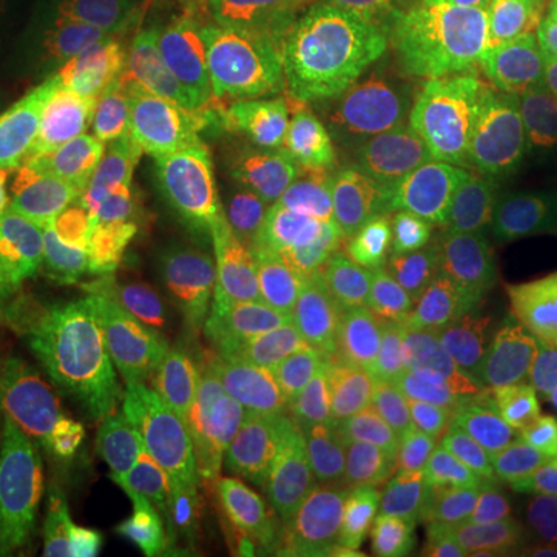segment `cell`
<instances>
[{
    "label": "cell",
    "mask_w": 557,
    "mask_h": 557,
    "mask_svg": "<svg viewBox=\"0 0 557 557\" xmlns=\"http://www.w3.org/2000/svg\"><path fill=\"white\" fill-rule=\"evenodd\" d=\"M431 199H490L557 186V84L505 62L406 50Z\"/></svg>",
    "instance_id": "obj_1"
},
{
    "label": "cell",
    "mask_w": 557,
    "mask_h": 557,
    "mask_svg": "<svg viewBox=\"0 0 557 557\" xmlns=\"http://www.w3.org/2000/svg\"><path fill=\"white\" fill-rule=\"evenodd\" d=\"M236 161L258 189L260 270L282 300L304 313L394 285L397 267L416 251L446 255L443 205L416 218L379 220L263 161Z\"/></svg>",
    "instance_id": "obj_2"
},
{
    "label": "cell",
    "mask_w": 557,
    "mask_h": 557,
    "mask_svg": "<svg viewBox=\"0 0 557 557\" xmlns=\"http://www.w3.org/2000/svg\"><path fill=\"white\" fill-rule=\"evenodd\" d=\"M310 354L341 412L384 453L418 458L446 424L421 307L403 282L310 313Z\"/></svg>",
    "instance_id": "obj_3"
},
{
    "label": "cell",
    "mask_w": 557,
    "mask_h": 557,
    "mask_svg": "<svg viewBox=\"0 0 557 557\" xmlns=\"http://www.w3.org/2000/svg\"><path fill=\"white\" fill-rule=\"evenodd\" d=\"M317 97L335 134L375 180L391 218H416L437 205L421 171L412 84L397 40L381 28L344 40L317 62Z\"/></svg>",
    "instance_id": "obj_4"
},
{
    "label": "cell",
    "mask_w": 557,
    "mask_h": 557,
    "mask_svg": "<svg viewBox=\"0 0 557 557\" xmlns=\"http://www.w3.org/2000/svg\"><path fill=\"white\" fill-rule=\"evenodd\" d=\"M22 387V418L78 453H90L134 412L156 403L164 381L134 359L78 344L57 329H40Z\"/></svg>",
    "instance_id": "obj_5"
},
{
    "label": "cell",
    "mask_w": 557,
    "mask_h": 557,
    "mask_svg": "<svg viewBox=\"0 0 557 557\" xmlns=\"http://www.w3.org/2000/svg\"><path fill=\"white\" fill-rule=\"evenodd\" d=\"M119 171V152H100L0 230V338H35L57 313L87 211Z\"/></svg>",
    "instance_id": "obj_6"
},
{
    "label": "cell",
    "mask_w": 557,
    "mask_h": 557,
    "mask_svg": "<svg viewBox=\"0 0 557 557\" xmlns=\"http://www.w3.org/2000/svg\"><path fill=\"white\" fill-rule=\"evenodd\" d=\"M193 201L121 168L87 211L78 263L57 313L97 307L171 267L186 245Z\"/></svg>",
    "instance_id": "obj_7"
},
{
    "label": "cell",
    "mask_w": 557,
    "mask_h": 557,
    "mask_svg": "<svg viewBox=\"0 0 557 557\" xmlns=\"http://www.w3.org/2000/svg\"><path fill=\"white\" fill-rule=\"evenodd\" d=\"M255 102L226 72L193 84L127 124L115 139L121 168L164 193L193 196L242 152Z\"/></svg>",
    "instance_id": "obj_8"
},
{
    "label": "cell",
    "mask_w": 557,
    "mask_h": 557,
    "mask_svg": "<svg viewBox=\"0 0 557 557\" xmlns=\"http://www.w3.org/2000/svg\"><path fill=\"white\" fill-rule=\"evenodd\" d=\"M239 156L350 201L372 218L394 220L375 180L354 159L319 106L317 60L278 62L267 75Z\"/></svg>",
    "instance_id": "obj_9"
},
{
    "label": "cell",
    "mask_w": 557,
    "mask_h": 557,
    "mask_svg": "<svg viewBox=\"0 0 557 557\" xmlns=\"http://www.w3.org/2000/svg\"><path fill=\"white\" fill-rule=\"evenodd\" d=\"M87 520V458L20 412L0 424V557H60Z\"/></svg>",
    "instance_id": "obj_10"
},
{
    "label": "cell",
    "mask_w": 557,
    "mask_h": 557,
    "mask_svg": "<svg viewBox=\"0 0 557 557\" xmlns=\"http://www.w3.org/2000/svg\"><path fill=\"white\" fill-rule=\"evenodd\" d=\"M208 304L211 295L201 278L189 270L183 273L164 267L97 307L57 313L44 329H57L78 344L134 359L168 384Z\"/></svg>",
    "instance_id": "obj_11"
},
{
    "label": "cell",
    "mask_w": 557,
    "mask_h": 557,
    "mask_svg": "<svg viewBox=\"0 0 557 557\" xmlns=\"http://www.w3.org/2000/svg\"><path fill=\"white\" fill-rule=\"evenodd\" d=\"M282 307L285 300L273 288V282L263 276L260 263L236 278L220 282L218 298L208 304L174 375L156 399L161 409L174 416L183 440L196 409L211 391H218L223 381L239 372L263 366L267 341L278 322Z\"/></svg>",
    "instance_id": "obj_12"
},
{
    "label": "cell",
    "mask_w": 557,
    "mask_h": 557,
    "mask_svg": "<svg viewBox=\"0 0 557 557\" xmlns=\"http://www.w3.org/2000/svg\"><path fill=\"white\" fill-rule=\"evenodd\" d=\"M446 255L490 267L520 295H557V196L474 199L446 218Z\"/></svg>",
    "instance_id": "obj_13"
},
{
    "label": "cell",
    "mask_w": 557,
    "mask_h": 557,
    "mask_svg": "<svg viewBox=\"0 0 557 557\" xmlns=\"http://www.w3.org/2000/svg\"><path fill=\"white\" fill-rule=\"evenodd\" d=\"M465 357L539 412L557 399V295H486L461 322Z\"/></svg>",
    "instance_id": "obj_14"
},
{
    "label": "cell",
    "mask_w": 557,
    "mask_h": 557,
    "mask_svg": "<svg viewBox=\"0 0 557 557\" xmlns=\"http://www.w3.org/2000/svg\"><path fill=\"white\" fill-rule=\"evenodd\" d=\"M431 47L557 84V0H418Z\"/></svg>",
    "instance_id": "obj_15"
},
{
    "label": "cell",
    "mask_w": 557,
    "mask_h": 557,
    "mask_svg": "<svg viewBox=\"0 0 557 557\" xmlns=\"http://www.w3.org/2000/svg\"><path fill=\"white\" fill-rule=\"evenodd\" d=\"M276 453L267 440L196 446L174 490L177 545L211 552L239 533L245 508L267 480Z\"/></svg>",
    "instance_id": "obj_16"
},
{
    "label": "cell",
    "mask_w": 557,
    "mask_h": 557,
    "mask_svg": "<svg viewBox=\"0 0 557 557\" xmlns=\"http://www.w3.org/2000/svg\"><path fill=\"white\" fill-rule=\"evenodd\" d=\"M273 22V0H121L115 7V35L161 40L223 69L255 57Z\"/></svg>",
    "instance_id": "obj_17"
},
{
    "label": "cell",
    "mask_w": 557,
    "mask_h": 557,
    "mask_svg": "<svg viewBox=\"0 0 557 557\" xmlns=\"http://www.w3.org/2000/svg\"><path fill=\"white\" fill-rule=\"evenodd\" d=\"M218 62L171 44L112 35L87 72V109L97 121L127 127L180 90L223 75Z\"/></svg>",
    "instance_id": "obj_18"
},
{
    "label": "cell",
    "mask_w": 557,
    "mask_h": 557,
    "mask_svg": "<svg viewBox=\"0 0 557 557\" xmlns=\"http://www.w3.org/2000/svg\"><path fill=\"white\" fill-rule=\"evenodd\" d=\"M418 461L431 505L434 557H515L505 505L465 465L449 421L421 449Z\"/></svg>",
    "instance_id": "obj_19"
},
{
    "label": "cell",
    "mask_w": 557,
    "mask_h": 557,
    "mask_svg": "<svg viewBox=\"0 0 557 557\" xmlns=\"http://www.w3.org/2000/svg\"><path fill=\"white\" fill-rule=\"evenodd\" d=\"M236 159L196 193L193 218L186 226V245H183L186 267L205 285L236 278L258 263V189L242 174Z\"/></svg>",
    "instance_id": "obj_20"
},
{
    "label": "cell",
    "mask_w": 557,
    "mask_h": 557,
    "mask_svg": "<svg viewBox=\"0 0 557 557\" xmlns=\"http://www.w3.org/2000/svg\"><path fill=\"white\" fill-rule=\"evenodd\" d=\"M539 409L508 384L483 375L456 399L453 437L474 478L498 498L511 486Z\"/></svg>",
    "instance_id": "obj_21"
},
{
    "label": "cell",
    "mask_w": 557,
    "mask_h": 557,
    "mask_svg": "<svg viewBox=\"0 0 557 557\" xmlns=\"http://www.w3.org/2000/svg\"><path fill=\"white\" fill-rule=\"evenodd\" d=\"M87 458V520L84 536L100 557H159L177 542L174 502L134 490L112 468L106 449L97 446Z\"/></svg>",
    "instance_id": "obj_22"
},
{
    "label": "cell",
    "mask_w": 557,
    "mask_h": 557,
    "mask_svg": "<svg viewBox=\"0 0 557 557\" xmlns=\"http://www.w3.org/2000/svg\"><path fill=\"white\" fill-rule=\"evenodd\" d=\"M322 557H434V536L416 508L359 493L325 508Z\"/></svg>",
    "instance_id": "obj_23"
},
{
    "label": "cell",
    "mask_w": 557,
    "mask_h": 557,
    "mask_svg": "<svg viewBox=\"0 0 557 557\" xmlns=\"http://www.w3.org/2000/svg\"><path fill=\"white\" fill-rule=\"evenodd\" d=\"M102 449L121 480H127L134 490L174 502V490L189 456V446L174 416L161 409L159 403H149L134 412L102 443Z\"/></svg>",
    "instance_id": "obj_24"
},
{
    "label": "cell",
    "mask_w": 557,
    "mask_h": 557,
    "mask_svg": "<svg viewBox=\"0 0 557 557\" xmlns=\"http://www.w3.org/2000/svg\"><path fill=\"white\" fill-rule=\"evenodd\" d=\"M270 403L260 381V369L239 372L211 391L186 428L189 453L196 446L242 443V440H267Z\"/></svg>",
    "instance_id": "obj_25"
},
{
    "label": "cell",
    "mask_w": 557,
    "mask_h": 557,
    "mask_svg": "<svg viewBox=\"0 0 557 557\" xmlns=\"http://www.w3.org/2000/svg\"><path fill=\"white\" fill-rule=\"evenodd\" d=\"M505 493H523L557 508V406H548L536 416L530 443Z\"/></svg>",
    "instance_id": "obj_26"
},
{
    "label": "cell",
    "mask_w": 557,
    "mask_h": 557,
    "mask_svg": "<svg viewBox=\"0 0 557 557\" xmlns=\"http://www.w3.org/2000/svg\"><path fill=\"white\" fill-rule=\"evenodd\" d=\"M511 523L515 557H557V508L523 493L502 496Z\"/></svg>",
    "instance_id": "obj_27"
},
{
    "label": "cell",
    "mask_w": 557,
    "mask_h": 557,
    "mask_svg": "<svg viewBox=\"0 0 557 557\" xmlns=\"http://www.w3.org/2000/svg\"><path fill=\"white\" fill-rule=\"evenodd\" d=\"M20 344V338H0V424L10 421L20 409V394L13 384V362H16Z\"/></svg>",
    "instance_id": "obj_28"
},
{
    "label": "cell",
    "mask_w": 557,
    "mask_h": 557,
    "mask_svg": "<svg viewBox=\"0 0 557 557\" xmlns=\"http://www.w3.org/2000/svg\"><path fill=\"white\" fill-rule=\"evenodd\" d=\"M201 557H226V555H223V548H211V552H201Z\"/></svg>",
    "instance_id": "obj_29"
},
{
    "label": "cell",
    "mask_w": 557,
    "mask_h": 557,
    "mask_svg": "<svg viewBox=\"0 0 557 557\" xmlns=\"http://www.w3.org/2000/svg\"><path fill=\"white\" fill-rule=\"evenodd\" d=\"M555 406H557V399H555Z\"/></svg>",
    "instance_id": "obj_30"
}]
</instances>
